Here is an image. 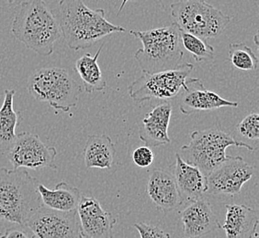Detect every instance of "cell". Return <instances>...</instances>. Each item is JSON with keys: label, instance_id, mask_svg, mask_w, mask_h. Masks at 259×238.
I'll list each match as a JSON object with an SVG mask.
<instances>
[{"label": "cell", "instance_id": "obj_10", "mask_svg": "<svg viewBox=\"0 0 259 238\" xmlns=\"http://www.w3.org/2000/svg\"><path fill=\"white\" fill-rule=\"evenodd\" d=\"M24 226L31 231L32 238H84L76 210L59 212L41 205Z\"/></svg>", "mask_w": 259, "mask_h": 238}, {"label": "cell", "instance_id": "obj_17", "mask_svg": "<svg viewBox=\"0 0 259 238\" xmlns=\"http://www.w3.org/2000/svg\"><path fill=\"white\" fill-rule=\"evenodd\" d=\"M174 178L182 202H194L207 193V177L199 168L184 161L176 154Z\"/></svg>", "mask_w": 259, "mask_h": 238}, {"label": "cell", "instance_id": "obj_19", "mask_svg": "<svg viewBox=\"0 0 259 238\" xmlns=\"http://www.w3.org/2000/svg\"><path fill=\"white\" fill-rule=\"evenodd\" d=\"M38 192L42 205L59 212L76 210L83 195L79 189L65 182H61L54 189H48L39 183Z\"/></svg>", "mask_w": 259, "mask_h": 238}, {"label": "cell", "instance_id": "obj_11", "mask_svg": "<svg viewBox=\"0 0 259 238\" xmlns=\"http://www.w3.org/2000/svg\"><path fill=\"white\" fill-rule=\"evenodd\" d=\"M254 168L239 156H231L207 176V193L234 196L253 177Z\"/></svg>", "mask_w": 259, "mask_h": 238}, {"label": "cell", "instance_id": "obj_18", "mask_svg": "<svg viewBox=\"0 0 259 238\" xmlns=\"http://www.w3.org/2000/svg\"><path fill=\"white\" fill-rule=\"evenodd\" d=\"M225 223L221 228L226 238H253L257 230L258 213L243 204H226Z\"/></svg>", "mask_w": 259, "mask_h": 238}, {"label": "cell", "instance_id": "obj_21", "mask_svg": "<svg viewBox=\"0 0 259 238\" xmlns=\"http://www.w3.org/2000/svg\"><path fill=\"white\" fill-rule=\"evenodd\" d=\"M15 90H5V96L0 108V152L5 154L15 141L16 128L19 116L14 110Z\"/></svg>", "mask_w": 259, "mask_h": 238}, {"label": "cell", "instance_id": "obj_13", "mask_svg": "<svg viewBox=\"0 0 259 238\" xmlns=\"http://www.w3.org/2000/svg\"><path fill=\"white\" fill-rule=\"evenodd\" d=\"M183 232L187 238H199L221 228V224L211 205L203 199L191 202L180 212Z\"/></svg>", "mask_w": 259, "mask_h": 238}, {"label": "cell", "instance_id": "obj_29", "mask_svg": "<svg viewBox=\"0 0 259 238\" xmlns=\"http://www.w3.org/2000/svg\"><path fill=\"white\" fill-rule=\"evenodd\" d=\"M5 1L10 7H17L23 2L22 0H5Z\"/></svg>", "mask_w": 259, "mask_h": 238}, {"label": "cell", "instance_id": "obj_3", "mask_svg": "<svg viewBox=\"0 0 259 238\" xmlns=\"http://www.w3.org/2000/svg\"><path fill=\"white\" fill-rule=\"evenodd\" d=\"M38 184L26 169L0 168V220L24 226L42 205Z\"/></svg>", "mask_w": 259, "mask_h": 238}, {"label": "cell", "instance_id": "obj_6", "mask_svg": "<svg viewBox=\"0 0 259 238\" xmlns=\"http://www.w3.org/2000/svg\"><path fill=\"white\" fill-rule=\"evenodd\" d=\"M27 89L35 100L47 103L56 111L68 112L78 103L81 85L60 67H41L30 75Z\"/></svg>", "mask_w": 259, "mask_h": 238}, {"label": "cell", "instance_id": "obj_4", "mask_svg": "<svg viewBox=\"0 0 259 238\" xmlns=\"http://www.w3.org/2000/svg\"><path fill=\"white\" fill-rule=\"evenodd\" d=\"M130 33L142 42L143 48L135 52V59L145 74H154L177 68L184 56L177 23L145 31Z\"/></svg>", "mask_w": 259, "mask_h": 238}, {"label": "cell", "instance_id": "obj_28", "mask_svg": "<svg viewBox=\"0 0 259 238\" xmlns=\"http://www.w3.org/2000/svg\"><path fill=\"white\" fill-rule=\"evenodd\" d=\"M0 238H29L28 234L21 229H8L5 233H2Z\"/></svg>", "mask_w": 259, "mask_h": 238}, {"label": "cell", "instance_id": "obj_20", "mask_svg": "<svg viewBox=\"0 0 259 238\" xmlns=\"http://www.w3.org/2000/svg\"><path fill=\"white\" fill-rule=\"evenodd\" d=\"M87 169H110L114 162L116 149L109 136L91 135L83 149Z\"/></svg>", "mask_w": 259, "mask_h": 238}, {"label": "cell", "instance_id": "obj_5", "mask_svg": "<svg viewBox=\"0 0 259 238\" xmlns=\"http://www.w3.org/2000/svg\"><path fill=\"white\" fill-rule=\"evenodd\" d=\"M231 146L254 150L252 146L237 141L217 124L192 132L190 143L182 146L178 153L184 161L199 168L207 177L212 169L229 159L231 156L226 155V149Z\"/></svg>", "mask_w": 259, "mask_h": 238}, {"label": "cell", "instance_id": "obj_27", "mask_svg": "<svg viewBox=\"0 0 259 238\" xmlns=\"http://www.w3.org/2000/svg\"><path fill=\"white\" fill-rule=\"evenodd\" d=\"M154 153L147 146L139 147L133 153V160L140 168L149 167L154 161Z\"/></svg>", "mask_w": 259, "mask_h": 238}, {"label": "cell", "instance_id": "obj_16", "mask_svg": "<svg viewBox=\"0 0 259 238\" xmlns=\"http://www.w3.org/2000/svg\"><path fill=\"white\" fill-rule=\"evenodd\" d=\"M146 192L157 209L164 213L183 204L174 176L163 169H155L151 173Z\"/></svg>", "mask_w": 259, "mask_h": 238}, {"label": "cell", "instance_id": "obj_1", "mask_svg": "<svg viewBox=\"0 0 259 238\" xmlns=\"http://www.w3.org/2000/svg\"><path fill=\"white\" fill-rule=\"evenodd\" d=\"M55 18L71 50H85L105 37L126 31L106 19L103 9L91 10L83 0H60Z\"/></svg>", "mask_w": 259, "mask_h": 238}, {"label": "cell", "instance_id": "obj_7", "mask_svg": "<svg viewBox=\"0 0 259 238\" xmlns=\"http://www.w3.org/2000/svg\"><path fill=\"white\" fill-rule=\"evenodd\" d=\"M170 10L180 30L201 39L217 38L232 20L205 0H180L172 3Z\"/></svg>", "mask_w": 259, "mask_h": 238}, {"label": "cell", "instance_id": "obj_12", "mask_svg": "<svg viewBox=\"0 0 259 238\" xmlns=\"http://www.w3.org/2000/svg\"><path fill=\"white\" fill-rule=\"evenodd\" d=\"M80 230L84 238H113L117 220L105 211L97 199L82 195L76 209Z\"/></svg>", "mask_w": 259, "mask_h": 238}, {"label": "cell", "instance_id": "obj_23", "mask_svg": "<svg viewBox=\"0 0 259 238\" xmlns=\"http://www.w3.org/2000/svg\"><path fill=\"white\" fill-rule=\"evenodd\" d=\"M231 64L236 69L254 71L257 68L258 58L253 50L244 43H233L228 50Z\"/></svg>", "mask_w": 259, "mask_h": 238}, {"label": "cell", "instance_id": "obj_15", "mask_svg": "<svg viewBox=\"0 0 259 238\" xmlns=\"http://www.w3.org/2000/svg\"><path fill=\"white\" fill-rule=\"evenodd\" d=\"M237 102H231L219 94L206 89L199 78H194L189 89L183 91L180 109L184 114H191L199 111H212L222 107H237Z\"/></svg>", "mask_w": 259, "mask_h": 238}, {"label": "cell", "instance_id": "obj_30", "mask_svg": "<svg viewBox=\"0 0 259 238\" xmlns=\"http://www.w3.org/2000/svg\"><path fill=\"white\" fill-rule=\"evenodd\" d=\"M130 0H122V2H121V5H120V8L119 9V11H118V15H120V12L122 11V10L124 9L125 5L129 2Z\"/></svg>", "mask_w": 259, "mask_h": 238}, {"label": "cell", "instance_id": "obj_26", "mask_svg": "<svg viewBox=\"0 0 259 238\" xmlns=\"http://www.w3.org/2000/svg\"><path fill=\"white\" fill-rule=\"evenodd\" d=\"M134 226L138 231L140 238H170L169 233L155 225L139 223H135Z\"/></svg>", "mask_w": 259, "mask_h": 238}, {"label": "cell", "instance_id": "obj_22", "mask_svg": "<svg viewBox=\"0 0 259 238\" xmlns=\"http://www.w3.org/2000/svg\"><path fill=\"white\" fill-rule=\"evenodd\" d=\"M103 46V44L100 46L95 56L87 53L75 62V71L83 82L84 90L89 94L97 91H103L107 85L98 64Z\"/></svg>", "mask_w": 259, "mask_h": 238}, {"label": "cell", "instance_id": "obj_2", "mask_svg": "<svg viewBox=\"0 0 259 238\" xmlns=\"http://www.w3.org/2000/svg\"><path fill=\"white\" fill-rule=\"evenodd\" d=\"M17 8L11 24L12 35L37 54H52L62 33L55 16L45 0H26Z\"/></svg>", "mask_w": 259, "mask_h": 238}, {"label": "cell", "instance_id": "obj_25", "mask_svg": "<svg viewBox=\"0 0 259 238\" xmlns=\"http://www.w3.org/2000/svg\"><path fill=\"white\" fill-rule=\"evenodd\" d=\"M239 134L246 139L257 140L259 139V115L251 113L246 115L237 126Z\"/></svg>", "mask_w": 259, "mask_h": 238}, {"label": "cell", "instance_id": "obj_8", "mask_svg": "<svg viewBox=\"0 0 259 238\" xmlns=\"http://www.w3.org/2000/svg\"><path fill=\"white\" fill-rule=\"evenodd\" d=\"M194 69L192 64L180 65L177 68L154 74H145L128 86L130 97L137 104L151 99L168 100L189 89L194 78H190Z\"/></svg>", "mask_w": 259, "mask_h": 238}, {"label": "cell", "instance_id": "obj_9", "mask_svg": "<svg viewBox=\"0 0 259 238\" xmlns=\"http://www.w3.org/2000/svg\"><path fill=\"white\" fill-rule=\"evenodd\" d=\"M5 154L13 169L25 168L37 170L56 168V149L45 144L38 135L30 132L17 135L14 143Z\"/></svg>", "mask_w": 259, "mask_h": 238}, {"label": "cell", "instance_id": "obj_24", "mask_svg": "<svg viewBox=\"0 0 259 238\" xmlns=\"http://www.w3.org/2000/svg\"><path fill=\"white\" fill-rule=\"evenodd\" d=\"M182 47L194 57L196 62H202L214 58V48L196 35L180 30Z\"/></svg>", "mask_w": 259, "mask_h": 238}, {"label": "cell", "instance_id": "obj_14", "mask_svg": "<svg viewBox=\"0 0 259 238\" xmlns=\"http://www.w3.org/2000/svg\"><path fill=\"white\" fill-rule=\"evenodd\" d=\"M172 105L168 101L155 106L145 115L139 127V139L147 147H160L170 143L168 127Z\"/></svg>", "mask_w": 259, "mask_h": 238}]
</instances>
